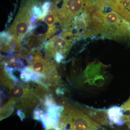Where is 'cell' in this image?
Segmentation results:
<instances>
[{
  "mask_svg": "<svg viewBox=\"0 0 130 130\" xmlns=\"http://www.w3.org/2000/svg\"><path fill=\"white\" fill-rule=\"evenodd\" d=\"M64 109L61 114L58 125L65 130H104L100 124L77 107L63 104Z\"/></svg>",
  "mask_w": 130,
  "mask_h": 130,
  "instance_id": "obj_1",
  "label": "cell"
},
{
  "mask_svg": "<svg viewBox=\"0 0 130 130\" xmlns=\"http://www.w3.org/2000/svg\"><path fill=\"white\" fill-rule=\"evenodd\" d=\"M27 83L24 85L12 81L6 87L9 90L12 97L16 101L17 108L25 114L28 113L32 108L36 109L43 102L30 85Z\"/></svg>",
  "mask_w": 130,
  "mask_h": 130,
  "instance_id": "obj_2",
  "label": "cell"
},
{
  "mask_svg": "<svg viewBox=\"0 0 130 130\" xmlns=\"http://www.w3.org/2000/svg\"><path fill=\"white\" fill-rule=\"evenodd\" d=\"M88 0H64L61 8L58 9L60 21L68 23L75 16L78 15L84 9Z\"/></svg>",
  "mask_w": 130,
  "mask_h": 130,
  "instance_id": "obj_3",
  "label": "cell"
},
{
  "mask_svg": "<svg viewBox=\"0 0 130 130\" xmlns=\"http://www.w3.org/2000/svg\"><path fill=\"white\" fill-rule=\"evenodd\" d=\"M72 43L62 36H54L45 46L46 55L55 59V54L57 52H59L65 56L71 48Z\"/></svg>",
  "mask_w": 130,
  "mask_h": 130,
  "instance_id": "obj_4",
  "label": "cell"
},
{
  "mask_svg": "<svg viewBox=\"0 0 130 130\" xmlns=\"http://www.w3.org/2000/svg\"><path fill=\"white\" fill-rule=\"evenodd\" d=\"M74 105L98 124L106 125H111L108 118V110L96 109L77 102Z\"/></svg>",
  "mask_w": 130,
  "mask_h": 130,
  "instance_id": "obj_5",
  "label": "cell"
},
{
  "mask_svg": "<svg viewBox=\"0 0 130 130\" xmlns=\"http://www.w3.org/2000/svg\"><path fill=\"white\" fill-rule=\"evenodd\" d=\"M108 114L111 124L121 125L124 124L122 120L123 114L121 107L114 106L110 108L108 110Z\"/></svg>",
  "mask_w": 130,
  "mask_h": 130,
  "instance_id": "obj_6",
  "label": "cell"
},
{
  "mask_svg": "<svg viewBox=\"0 0 130 130\" xmlns=\"http://www.w3.org/2000/svg\"><path fill=\"white\" fill-rule=\"evenodd\" d=\"M16 105V101L12 97L8 100L5 105L1 106V120L6 118L12 114Z\"/></svg>",
  "mask_w": 130,
  "mask_h": 130,
  "instance_id": "obj_7",
  "label": "cell"
},
{
  "mask_svg": "<svg viewBox=\"0 0 130 130\" xmlns=\"http://www.w3.org/2000/svg\"><path fill=\"white\" fill-rule=\"evenodd\" d=\"M123 115L130 114V97L121 107Z\"/></svg>",
  "mask_w": 130,
  "mask_h": 130,
  "instance_id": "obj_8",
  "label": "cell"
},
{
  "mask_svg": "<svg viewBox=\"0 0 130 130\" xmlns=\"http://www.w3.org/2000/svg\"><path fill=\"white\" fill-rule=\"evenodd\" d=\"M122 120L123 123L130 126V114L127 115H123Z\"/></svg>",
  "mask_w": 130,
  "mask_h": 130,
  "instance_id": "obj_9",
  "label": "cell"
},
{
  "mask_svg": "<svg viewBox=\"0 0 130 130\" xmlns=\"http://www.w3.org/2000/svg\"><path fill=\"white\" fill-rule=\"evenodd\" d=\"M64 56L59 52H57L55 54V59L56 60V62L58 63H60L61 60L63 59Z\"/></svg>",
  "mask_w": 130,
  "mask_h": 130,
  "instance_id": "obj_10",
  "label": "cell"
},
{
  "mask_svg": "<svg viewBox=\"0 0 130 130\" xmlns=\"http://www.w3.org/2000/svg\"><path fill=\"white\" fill-rule=\"evenodd\" d=\"M46 130H65L62 129L58 126V125L49 126H47Z\"/></svg>",
  "mask_w": 130,
  "mask_h": 130,
  "instance_id": "obj_11",
  "label": "cell"
},
{
  "mask_svg": "<svg viewBox=\"0 0 130 130\" xmlns=\"http://www.w3.org/2000/svg\"><path fill=\"white\" fill-rule=\"evenodd\" d=\"M17 114L18 115L19 117L20 118L21 120H23L25 118V114L24 113L23 111H21V110H20V109H18V110Z\"/></svg>",
  "mask_w": 130,
  "mask_h": 130,
  "instance_id": "obj_12",
  "label": "cell"
}]
</instances>
